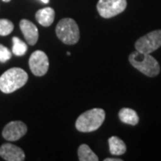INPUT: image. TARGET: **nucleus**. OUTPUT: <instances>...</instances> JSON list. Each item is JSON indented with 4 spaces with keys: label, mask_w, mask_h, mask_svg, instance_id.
<instances>
[{
    "label": "nucleus",
    "mask_w": 161,
    "mask_h": 161,
    "mask_svg": "<svg viewBox=\"0 0 161 161\" xmlns=\"http://www.w3.org/2000/svg\"><path fill=\"white\" fill-rule=\"evenodd\" d=\"M28 80L27 73L19 67H14L6 71L0 76V91L9 94L25 85Z\"/></svg>",
    "instance_id": "f257e3e1"
},
{
    "label": "nucleus",
    "mask_w": 161,
    "mask_h": 161,
    "mask_svg": "<svg viewBox=\"0 0 161 161\" xmlns=\"http://www.w3.org/2000/svg\"><path fill=\"white\" fill-rule=\"evenodd\" d=\"M129 62L134 68L149 77L157 76L160 72L159 64L152 56H150V54L136 50L129 56Z\"/></svg>",
    "instance_id": "f03ea898"
},
{
    "label": "nucleus",
    "mask_w": 161,
    "mask_h": 161,
    "mask_svg": "<svg viewBox=\"0 0 161 161\" xmlns=\"http://www.w3.org/2000/svg\"><path fill=\"white\" fill-rule=\"evenodd\" d=\"M106 113L102 108H92L82 113L75 122V127L79 132H94L102 125Z\"/></svg>",
    "instance_id": "7ed1b4c3"
},
{
    "label": "nucleus",
    "mask_w": 161,
    "mask_h": 161,
    "mask_svg": "<svg viewBox=\"0 0 161 161\" xmlns=\"http://www.w3.org/2000/svg\"><path fill=\"white\" fill-rule=\"evenodd\" d=\"M56 33L59 40L66 45H74L80 39L78 24L72 18H64L58 22Z\"/></svg>",
    "instance_id": "20e7f679"
},
{
    "label": "nucleus",
    "mask_w": 161,
    "mask_h": 161,
    "mask_svg": "<svg viewBox=\"0 0 161 161\" xmlns=\"http://www.w3.org/2000/svg\"><path fill=\"white\" fill-rule=\"evenodd\" d=\"M126 6V0H98L97 10L101 17L108 19L123 13Z\"/></svg>",
    "instance_id": "39448f33"
},
{
    "label": "nucleus",
    "mask_w": 161,
    "mask_h": 161,
    "mask_svg": "<svg viewBox=\"0 0 161 161\" xmlns=\"http://www.w3.org/2000/svg\"><path fill=\"white\" fill-rule=\"evenodd\" d=\"M135 49L142 53L150 54L161 47V30H156L141 37L135 42Z\"/></svg>",
    "instance_id": "423d86ee"
},
{
    "label": "nucleus",
    "mask_w": 161,
    "mask_h": 161,
    "mask_svg": "<svg viewBox=\"0 0 161 161\" xmlns=\"http://www.w3.org/2000/svg\"><path fill=\"white\" fill-rule=\"evenodd\" d=\"M30 69L35 76H43L47 74L49 62L46 53L41 50H36L30 57Z\"/></svg>",
    "instance_id": "0eeeda50"
},
{
    "label": "nucleus",
    "mask_w": 161,
    "mask_h": 161,
    "mask_svg": "<svg viewBox=\"0 0 161 161\" xmlns=\"http://www.w3.org/2000/svg\"><path fill=\"white\" fill-rule=\"evenodd\" d=\"M27 132V126L22 121H12L4 127L2 135L9 142H15L24 136Z\"/></svg>",
    "instance_id": "6e6552de"
},
{
    "label": "nucleus",
    "mask_w": 161,
    "mask_h": 161,
    "mask_svg": "<svg viewBox=\"0 0 161 161\" xmlns=\"http://www.w3.org/2000/svg\"><path fill=\"white\" fill-rule=\"evenodd\" d=\"M0 157L6 161H23L25 159L23 150L11 143H5L0 147Z\"/></svg>",
    "instance_id": "1a4fd4ad"
},
{
    "label": "nucleus",
    "mask_w": 161,
    "mask_h": 161,
    "mask_svg": "<svg viewBox=\"0 0 161 161\" xmlns=\"http://www.w3.org/2000/svg\"><path fill=\"white\" fill-rule=\"evenodd\" d=\"M20 29L29 45L33 46L37 43L39 39V31L34 23L29 20L23 19L20 22Z\"/></svg>",
    "instance_id": "9d476101"
},
{
    "label": "nucleus",
    "mask_w": 161,
    "mask_h": 161,
    "mask_svg": "<svg viewBox=\"0 0 161 161\" xmlns=\"http://www.w3.org/2000/svg\"><path fill=\"white\" fill-rule=\"evenodd\" d=\"M35 18L40 25L44 27L50 26L55 19V11L51 7H45L36 13Z\"/></svg>",
    "instance_id": "9b49d317"
},
{
    "label": "nucleus",
    "mask_w": 161,
    "mask_h": 161,
    "mask_svg": "<svg viewBox=\"0 0 161 161\" xmlns=\"http://www.w3.org/2000/svg\"><path fill=\"white\" fill-rule=\"evenodd\" d=\"M118 116L121 122L127 124V125H136L139 123V116L136 113V111H134L132 108H124L119 111Z\"/></svg>",
    "instance_id": "f8f14e48"
},
{
    "label": "nucleus",
    "mask_w": 161,
    "mask_h": 161,
    "mask_svg": "<svg viewBox=\"0 0 161 161\" xmlns=\"http://www.w3.org/2000/svg\"><path fill=\"white\" fill-rule=\"evenodd\" d=\"M108 145H109V151L112 155L120 156L125 153L126 151V145L124 142L123 140L112 136L108 139Z\"/></svg>",
    "instance_id": "ddd939ff"
},
{
    "label": "nucleus",
    "mask_w": 161,
    "mask_h": 161,
    "mask_svg": "<svg viewBox=\"0 0 161 161\" xmlns=\"http://www.w3.org/2000/svg\"><path fill=\"white\" fill-rule=\"evenodd\" d=\"M78 157L80 161H98V158L86 144H81L78 149Z\"/></svg>",
    "instance_id": "4468645a"
},
{
    "label": "nucleus",
    "mask_w": 161,
    "mask_h": 161,
    "mask_svg": "<svg viewBox=\"0 0 161 161\" xmlns=\"http://www.w3.org/2000/svg\"><path fill=\"white\" fill-rule=\"evenodd\" d=\"M28 49L27 44L25 42H23V40H21L17 37H14L13 38V48L12 51L13 54L17 56V57H23L26 54Z\"/></svg>",
    "instance_id": "2eb2a0df"
},
{
    "label": "nucleus",
    "mask_w": 161,
    "mask_h": 161,
    "mask_svg": "<svg viewBox=\"0 0 161 161\" xmlns=\"http://www.w3.org/2000/svg\"><path fill=\"white\" fill-rule=\"evenodd\" d=\"M14 31V23L7 19H0V36H7Z\"/></svg>",
    "instance_id": "dca6fc26"
},
{
    "label": "nucleus",
    "mask_w": 161,
    "mask_h": 161,
    "mask_svg": "<svg viewBox=\"0 0 161 161\" xmlns=\"http://www.w3.org/2000/svg\"><path fill=\"white\" fill-rule=\"evenodd\" d=\"M11 58V51L6 47L0 44V63H6Z\"/></svg>",
    "instance_id": "f3484780"
},
{
    "label": "nucleus",
    "mask_w": 161,
    "mask_h": 161,
    "mask_svg": "<svg viewBox=\"0 0 161 161\" xmlns=\"http://www.w3.org/2000/svg\"><path fill=\"white\" fill-rule=\"evenodd\" d=\"M105 161H122L120 158H106Z\"/></svg>",
    "instance_id": "a211bd4d"
},
{
    "label": "nucleus",
    "mask_w": 161,
    "mask_h": 161,
    "mask_svg": "<svg viewBox=\"0 0 161 161\" xmlns=\"http://www.w3.org/2000/svg\"><path fill=\"white\" fill-rule=\"evenodd\" d=\"M42 3H44V4H48L49 3V0H40Z\"/></svg>",
    "instance_id": "6ab92c4d"
},
{
    "label": "nucleus",
    "mask_w": 161,
    "mask_h": 161,
    "mask_svg": "<svg viewBox=\"0 0 161 161\" xmlns=\"http://www.w3.org/2000/svg\"><path fill=\"white\" fill-rule=\"evenodd\" d=\"M3 1H4V2H6V3H7V2H10L11 0H3Z\"/></svg>",
    "instance_id": "aec40b11"
}]
</instances>
